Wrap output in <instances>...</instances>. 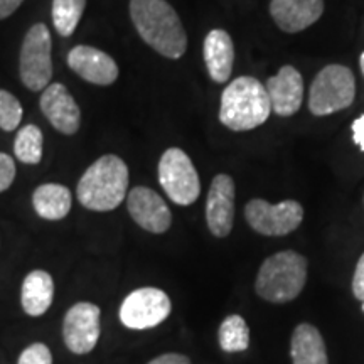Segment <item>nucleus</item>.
<instances>
[{
  "label": "nucleus",
  "mask_w": 364,
  "mask_h": 364,
  "mask_svg": "<svg viewBox=\"0 0 364 364\" xmlns=\"http://www.w3.org/2000/svg\"><path fill=\"white\" fill-rule=\"evenodd\" d=\"M68 65L88 83L108 86L118 78V66L112 56L91 46H76L68 54Z\"/></svg>",
  "instance_id": "2eb2a0df"
},
{
  "label": "nucleus",
  "mask_w": 364,
  "mask_h": 364,
  "mask_svg": "<svg viewBox=\"0 0 364 364\" xmlns=\"http://www.w3.org/2000/svg\"><path fill=\"white\" fill-rule=\"evenodd\" d=\"M356 97V80L349 68L329 65L314 78L309 95V110L316 117H327L351 107Z\"/></svg>",
  "instance_id": "39448f33"
},
{
  "label": "nucleus",
  "mask_w": 364,
  "mask_h": 364,
  "mask_svg": "<svg viewBox=\"0 0 364 364\" xmlns=\"http://www.w3.org/2000/svg\"><path fill=\"white\" fill-rule=\"evenodd\" d=\"M204 61L209 76L216 83H226L233 71L235 46L231 36L223 29H213L204 39Z\"/></svg>",
  "instance_id": "f3484780"
},
{
  "label": "nucleus",
  "mask_w": 364,
  "mask_h": 364,
  "mask_svg": "<svg viewBox=\"0 0 364 364\" xmlns=\"http://www.w3.org/2000/svg\"><path fill=\"white\" fill-rule=\"evenodd\" d=\"M22 120V107L19 100L6 90H0V129L12 132Z\"/></svg>",
  "instance_id": "b1692460"
},
{
  "label": "nucleus",
  "mask_w": 364,
  "mask_h": 364,
  "mask_svg": "<svg viewBox=\"0 0 364 364\" xmlns=\"http://www.w3.org/2000/svg\"><path fill=\"white\" fill-rule=\"evenodd\" d=\"M129 189V167L117 156L93 162L78 182L80 203L91 211H112L120 206Z\"/></svg>",
  "instance_id": "7ed1b4c3"
},
{
  "label": "nucleus",
  "mask_w": 364,
  "mask_h": 364,
  "mask_svg": "<svg viewBox=\"0 0 364 364\" xmlns=\"http://www.w3.org/2000/svg\"><path fill=\"white\" fill-rule=\"evenodd\" d=\"M129 213L136 225L149 233H166L172 225V213L166 201L154 189L134 188L127 196Z\"/></svg>",
  "instance_id": "9b49d317"
},
{
  "label": "nucleus",
  "mask_w": 364,
  "mask_h": 364,
  "mask_svg": "<svg viewBox=\"0 0 364 364\" xmlns=\"http://www.w3.org/2000/svg\"><path fill=\"white\" fill-rule=\"evenodd\" d=\"M353 140L359 145V149L364 152V115L358 117L353 124Z\"/></svg>",
  "instance_id": "c85d7f7f"
},
{
  "label": "nucleus",
  "mask_w": 364,
  "mask_h": 364,
  "mask_svg": "<svg viewBox=\"0 0 364 364\" xmlns=\"http://www.w3.org/2000/svg\"><path fill=\"white\" fill-rule=\"evenodd\" d=\"M17 364H53V356L49 348L43 343L31 344L22 351Z\"/></svg>",
  "instance_id": "393cba45"
},
{
  "label": "nucleus",
  "mask_w": 364,
  "mask_h": 364,
  "mask_svg": "<svg viewBox=\"0 0 364 364\" xmlns=\"http://www.w3.org/2000/svg\"><path fill=\"white\" fill-rule=\"evenodd\" d=\"M100 307L91 302L75 304L63 321V339L75 354H88L97 348L100 332Z\"/></svg>",
  "instance_id": "9d476101"
},
{
  "label": "nucleus",
  "mask_w": 364,
  "mask_h": 364,
  "mask_svg": "<svg viewBox=\"0 0 364 364\" xmlns=\"http://www.w3.org/2000/svg\"><path fill=\"white\" fill-rule=\"evenodd\" d=\"M16 157L24 164H39L43 159V132L36 125H26L14 142Z\"/></svg>",
  "instance_id": "5701e85b"
},
{
  "label": "nucleus",
  "mask_w": 364,
  "mask_h": 364,
  "mask_svg": "<svg viewBox=\"0 0 364 364\" xmlns=\"http://www.w3.org/2000/svg\"><path fill=\"white\" fill-rule=\"evenodd\" d=\"M208 228L216 238H226L235 223V182L228 174H218L211 182L206 201Z\"/></svg>",
  "instance_id": "f8f14e48"
},
{
  "label": "nucleus",
  "mask_w": 364,
  "mask_h": 364,
  "mask_svg": "<svg viewBox=\"0 0 364 364\" xmlns=\"http://www.w3.org/2000/svg\"><path fill=\"white\" fill-rule=\"evenodd\" d=\"M245 218L252 230L263 236H285L297 230L304 220V208L294 199L270 204L252 199L245 208Z\"/></svg>",
  "instance_id": "6e6552de"
},
{
  "label": "nucleus",
  "mask_w": 364,
  "mask_h": 364,
  "mask_svg": "<svg viewBox=\"0 0 364 364\" xmlns=\"http://www.w3.org/2000/svg\"><path fill=\"white\" fill-rule=\"evenodd\" d=\"M41 110L54 129L61 134L73 135L80 129L81 112L65 85L53 83L43 91Z\"/></svg>",
  "instance_id": "ddd939ff"
},
{
  "label": "nucleus",
  "mask_w": 364,
  "mask_h": 364,
  "mask_svg": "<svg viewBox=\"0 0 364 364\" xmlns=\"http://www.w3.org/2000/svg\"><path fill=\"white\" fill-rule=\"evenodd\" d=\"M359 66H361V71H363V75H364V53L361 54V58H359Z\"/></svg>",
  "instance_id": "7c9ffc66"
},
{
  "label": "nucleus",
  "mask_w": 364,
  "mask_h": 364,
  "mask_svg": "<svg viewBox=\"0 0 364 364\" xmlns=\"http://www.w3.org/2000/svg\"><path fill=\"white\" fill-rule=\"evenodd\" d=\"M136 33L162 56L179 59L188 49V36L177 12L166 0H130Z\"/></svg>",
  "instance_id": "f257e3e1"
},
{
  "label": "nucleus",
  "mask_w": 364,
  "mask_h": 364,
  "mask_svg": "<svg viewBox=\"0 0 364 364\" xmlns=\"http://www.w3.org/2000/svg\"><path fill=\"white\" fill-rule=\"evenodd\" d=\"M53 299L54 282L48 272L33 270L22 282L21 302L27 316H43L51 307Z\"/></svg>",
  "instance_id": "a211bd4d"
},
{
  "label": "nucleus",
  "mask_w": 364,
  "mask_h": 364,
  "mask_svg": "<svg viewBox=\"0 0 364 364\" xmlns=\"http://www.w3.org/2000/svg\"><path fill=\"white\" fill-rule=\"evenodd\" d=\"M16 179V164L12 157L0 152V193L7 191Z\"/></svg>",
  "instance_id": "a878e982"
},
{
  "label": "nucleus",
  "mask_w": 364,
  "mask_h": 364,
  "mask_svg": "<svg viewBox=\"0 0 364 364\" xmlns=\"http://www.w3.org/2000/svg\"><path fill=\"white\" fill-rule=\"evenodd\" d=\"M24 0H0V19L12 16Z\"/></svg>",
  "instance_id": "c756f323"
},
{
  "label": "nucleus",
  "mask_w": 364,
  "mask_h": 364,
  "mask_svg": "<svg viewBox=\"0 0 364 364\" xmlns=\"http://www.w3.org/2000/svg\"><path fill=\"white\" fill-rule=\"evenodd\" d=\"M272 103L265 85L240 76L226 86L221 95L220 122L233 132H247L265 124L270 117Z\"/></svg>",
  "instance_id": "f03ea898"
},
{
  "label": "nucleus",
  "mask_w": 364,
  "mask_h": 364,
  "mask_svg": "<svg viewBox=\"0 0 364 364\" xmlns=\"http://www.w3.org/2000/svg\"><path fill=\"white\" fill-rule=\"evenodd\" d=\"M265 88L272 110L279 117H292L302 107L304 80L294 66H282L275 76L268 78Z\"/></svg>",
  "instance_id": "4468645a"
},
{
  "label": "nucleus",
  "mask_w": 364,
  "mask_h": 364,
  "mask_svg": "<svg viewBox=\"0 0 364 364\" xmlns=\"http://www.w3.org/2000/svg\"><path fill=\"white\" fill-rule=\"evenodd\" d=\"M353 294L363 306V312H364V253L359 257L358 265H356V272H354L353 277Z\"/></svg>",
  "instance_id": "bb28decb"
},
{
  "label": "nucleus",
  "mask_w": 364,
  "mask_h": 364,
  "mask_svg": "<svg viewBox=\"0 0 364 364\" xmlns=\"http://www.w3.org/2000/svg\"><path fill=\"white\" fill-rule=\"evenodd\" d=\"M86 0H53V24L58 34L70 38L80 24Z\"/></svg>",
  "instance_id": "4be33fe9"
},
{
  "label": "nucleus",
  "mask_w": 364,
  "mask_h": 364,
  "mask_svg": "<svg viewBox=\"0 0 364 364\" xmlns=\"http://www.w3.org/2000/svg\"><path fill=\"white\" fill-rule=\"evenodd\" d=\"M307 282V258L292 250L279 252L262 263L255 280L258 297L272 304L297 299Z\"/></svg>",
  "instance_id": "20e7f679"
},
{
  "label": "nucleus",
  "mask_w": 364,
  "mask_h": 364,
  "mask_svg": "<svg viewBox=\"0 0 364 364\" xmlns=\"http://www.w3.org/2000/svg\"><path fill=\"white\" fill-rule=\"evenodd\" d=\"M218 341H220L223 351L226 353L247 351L250 346V329L247 321L238 314L228 316L218 331Z\"/></svg>",
  "instance_id": "412c9836"
},
{
  "label": "nucleus",
  "mask_w": 364,
  "mask_h": 364,
  "mask_svg": "<svg viewBox=\"0 0 364 364\" xmlns=\"http://www.w3.org/2000/svg\"><path fill=\"white\" fill-rule=\"evenodd\" d=\"M324 0H272L270 14L285 33L295 34L321 19Z\"/></svg>",
  "instance_id": "dca6fc26"
},
{
  "label": "nucleus",
  "mask_w": 364,
  "mask_h": 364,
  "mask_svg": "<svg viewBox=\"0 0 364 364\" xmlns=\"http://www.w3.org/2000/svg\"><path fill=\"white\" fill-rule=\"evenodd\" d=\"M159 182L171 201L189 206L201 194V182L193 161L184 150L167 149L159 162Z\"/></svg>",
  "instance_id": "423d86ee"
},
{
  "label": "nucleus",
  "mask_w": 364,
  "mask_h": 364,
  "mask_svg": "<svg viewBox=\"0 0 364 364\" xmlns=\"http://www.w3.org/2000/svg\"><path fill=\"white\" fill-rule=\"evenodd\" d=\"M292 364H329L324 338L312 324H299L290 341Z\"/></svg>",
  "instance_id": "6ab92c4d"
},
{
  "label": "nucleus",
  "mask_w": 364,
  "mask_h": 364,
  "mask_svg": "<svg viewBox=\"0 0 364 364\" xmlns=\"http://www.w3.org/2000/svg\"><path fill=\"white\" fill-rule=\"evenodd\" d=\"M33 206L41 218L58 221L71 211V193L61 184H43L34 191Z\"/></svg>",
  "instance_id": "aec40b11"
},
{
  "label": "nucleus",
  "mask_w": 364,
  "mask_h": 364,
  "mask_svg": "<svg viewBox=\"0 0 364 364\" xmlns=\"http://www.w3.org/2000/svg\"><path fill=\"white\" fill-rule=\"evenodd\" d=\"M21 80L31 91H43L53 78L51 34L44 24H36L26 34L21 48Z\"/></svg>",
  "instance_id": "0eeeda50"
},
{
  "label": "nucleus",
  "mask_w": 364,
  "mask_h": 364,
  "mask_svg": "<svg viewBox=\"0 0 364 364\" xmlns=\"http://www.w3.org/2000/svg\"><path fill=\"white\" fill-rule=\"evenodd\" d=\"M149 364H191L189 358L184 356V354H177V353H167L162 354L156 359H152Z\"/></svg>",
  "instance_id": "cd10ccee"
},
{
  "label": "nucleus",
  "mask_w": 364,
  "mask_h": 364,
  "mask_svg": "<svg viewBox=\"0 0 364 364\" xmlns=\"http://www.w3.org/2000/svg\"><path fill=\"white\" fill-rule=\"evenodd\" d=\"M172 311L169 295L156 287L136 289L120 306V321L129 329H152L162 324Z\"/></svg>",
  "instance_id": "1a4fd4ad"
}]
</instances>
